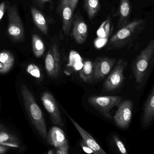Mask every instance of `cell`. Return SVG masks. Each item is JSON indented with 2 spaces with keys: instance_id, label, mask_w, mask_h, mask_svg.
Masks as SVG:
<instances>
[{
  "instance_id": "6da1fadb",
  "label": "cell",
  "mask_w": 154,
  "mask_h": 154,
  "mask_svg": "<svg viewBox=\"0 0 154 154\" xmlns=\"http://www.w3.org/2000/svg\"><path fill=\"white\" fill-rule=\"evenodd\" d=\"M146 21L137 19L119 29L109 40L108 50H118L132 44L144 30Z\"/></svg>"
},
{
  "instance_id": "7a4b0ae2",
  "label": "cell",
  "mask_w": 154,
  "mask_h": 154,
  "mask_svg": "<svg viewBox=\"0 0 154 154\" xmlns=\"http://www.w3.org/2000/svg\"><path fill=\"white\" fill-rule=\"evenodd\" d=\"M20 93L26 109L34 127L39 135L47 140L48 133L44 114L36 102L31 91L24 84L20 86Z\"/></svg>"
},
{
  "instance_id": "3957f363",
  "label": "cell",
  "mask_w": 154,
  "mask_h": 154,
  "mask_svg": "<svg viewBox=\"0 0 154 154\" xmlns=\"http://www.w3.org/2000/svg\"><path fill=\"white\" fill-rule=\"evenodd\" d=\"M154 40H152L133 62L132 72L139 88L143 86L146 79L150 65L154 62Z\"/></svg>"
},
{
  "instance_id": "277c9868",
  "label": "cell",
  "mask_w": 154,
  "mask_h": 154,
  "mask_svg": "<svg viewBox=\"0 0 154 154\" xmlns=\"http://www.w3.org/2000/svg\"><path fill=\"white\" fill-rule=\"evenodd\" d=\"M8 25V32L10 37L15 42L22 41L25 38V30L16 5L7 2Z\"/></svg>"
},
{
  "instance_id": "5b68a950",
  "label": "cell",
  "mask_w": 154,
  "mask_h": 154,
  "mask_svg": "<svg viewBox=\"0 0 154 154\" xmlns=\"http://www.w3.org/2000/svg\"><path fill=\"white\" fill-rule=\"evenodd\" d=\"M122 100V98L119 96H91L88 98V101L106 119L112 120L111 111L114 107L119 105Z\"/></svg>"
},
{
  "instance_id": "8992f818",
  "label": "cell",
  "mask_w": 154,
  "mask_h": 154,
  "mask_svg": "<svg viewBox=\"0 0 154 154\" xmlns=\"http://www.w3.org/2000/svg\"><path fill=\"white\" fill-rule=\"evenodd\" d=\"M127 65L128 63L124 59L118 60L113 70L104 82L103 85L104 91H112L121 86L124 79L123 72Z\"/></svg>"
},
{
  "instance_id": "52a82bcc",
  "label": "cell",
  "mask_w": 154,
  "mask_h": 154,
  "mask_svg": "<svg viewBox=\"0 0 154 154\" xmlns=\"http://www.w3.org/2000/svg\"><path fill=\"white\" fill-rule=\"evenodd\" d=\"M133 103L130 100L121 102L112 119L119 128L125 129L130 124L132 118Z\"/></svg>"
},
{
  "instance_id": "ba28073f",
  "label": "cell",
  "mask_w": 154,
  "mask_h": 154,
  "mask_svg": "<svg viewBox=\"0 0 154 154\" xmlns=\"http://www.w3.org/2000/svg\"><path fill=\"white\" fill-rule=\"evenodd\" d=\"M45 66L48 74L53 78L57 77L61 70L60 54L58 47L54 44L48 51L45 60Z\"/></svg>"
},
{
  "instance_id": "9c48e42d",
  "label": "cell",
  "mask_w": 154,
  "mask_h": 154,
  "mask_svg": "<svg viewBox=\"0 0 154 154\" xmlns=\"http://www.w3.org/2000/svg\"><path fill=\"white\" fill-rule=\"evenodd\" d=\"M43 105L49 113L52 122L56 125L64 127L61 112L55 99L49 92H45L41 96Z\"/></svg>"
},
{
  "instance_id": "30bf717a",
  "label": "cell",
  "mask_w": 154,
  "mask_h": 154,
  "mask_svg": "<svg viewBox=\"0 0 154 154\" xmlns=\"http://www.w3.org/2000/svg\"><path fill=\"white\" fill-rule=\"evenodd\" d=\"M116 59L106 57H98L93 63L94 80L99 81L109 74L116 63Z\"/></svg>"
},
{
  "instance_id": "8fae6325",
  "label": "cell",
  "mask_w": 154,
  "mask_h": 154,
  "mask_svg": "<svg viewBox=\"0 0 154 154\" xmlns=\"http://www.w3.org/2000/svg\"><path fill=\"white\" fill-rule=\"evenodd\" d=\"M59 12L63 23V30L66 35H68L71 30L73 20V12L71 0H61Z\"/></svg>"
},
{
  "instance_id": "7c38bea8",
  "label": "cell",
  "mask_w": 154,
  "mask_h": 154,
  "mask_svg": "<svg viewBox=\"0 0 154 154\" xmlns=\"http://www.w3.org/2000/svg\"><path fill=\"white\" fill-rule=\"evenodd\" d=\"M72 36L76 43L82 44L86 41L88 35V27L82 18L77 14L73 20Z\"/></svg>"
},
{
  "instance_id": "4fadbf2b",
  "label": "cell",
  "mask_w": 154,
  "mask_h": 154,
  "mask_svg": "<svg viewBox=\"0 0 154 154\" xmlns=\"http://www.w3.org/2000/svg\"><path fill=\"white\" fill-rule=\"evenodd\" d=\"M66 113L77 130V131L80 133L81 137L82 138L84 142L94 151V154H106L105 151L98 144L96 140L92 136L90 135L71 116H69L67 113Z\"/></svg>"
},
{
  "instance_id": "5bb4252c",
  "label": "cell",
  "mask_w": 154,
  "mask_h": 154,
  "mask_svg": "<svg viewBox=\"0 0 154 154\" xmlns=\"http://www.w3.org/2000/svg\"><path fill=\"white\" fill-rule=\"evenodd\" d=\"M154 116V87L153 86L144 105L142 125L146 127L151 123Z\"/></svg>"
},
{
  "instance_id": "9a60e30c",
  "label": "cell",
  "mask_w": 154,
  "mask_h": 154,
  "mask_svg": "<svg viewBox=\"0 0 154 154\" xmlns=\"http://www.w3.org/2000/svg\"><path fill=\"white\" fill-rule=\"evenodd\" d=\"M47 139L49 144L56 148L68 144L64 132L57 126H54L50 129L48 134Z\"/></svg>"
},
{
  "instance_id": "2e32d148",
  "label": "cell",
  "mask_w": 154,
  "mask_h": 154,
  "mask_svg": "<svg viewBox=\"0 0 154 154\" xmlns=\"http://www.w3.org/2000/svg\"><path fill=\"white\" fill-rule=\"evenodd\" d=\"M119 19L117 28L119 29L128 23L131 13L130 0H120Z\"/></svg>"
},
{
  "instance_id": "e0dca14e",
  "label": "cell",
  "mask_w": 154,
  "mask_h": 154,
  "mask_svg": "<svg viewBox=\"0 0 154 154\" xmlns=\"http://www.w3.org/2000/svg\"><path fill=\"white\" fill-rule=\"evenodd\" d=\"M0 145L17 148L20 146L19 140L17 136L9 132L2 125H0Z\"/></svg>"
},
{
  "instance_id": "ac0fdd59",
  "label": "cell",
  "mask_w": 154,
  "mask_h": 154,
  "mask_svg": "<svg viewBox=\"0 0 154 154\" xmlns=\"http://www.w3.org/2000/svg\"><path fill=\"white\" fill-rule=\"evenodd\" d=\"M14 63L15 57L10 51L3 50L0 52V74H4L9 72L13 67Z\"/></svg>"
},
{
  "instance_id": "d6986e66",
  "label": "cell",
  "mask_w": 154,
  "mask_h": 154,
  "mask_svg": "<svg viewBox=\"0 0 154 154\" xmlns=\"http://www.w3.org/2000/svg\"><path fill=\"white\" fill-rule=\"evenodd\" d=\"M31 13L34 23L37 27L45 35L48 34V26L45 18L42 12L32 7L31 8Z\"/></svg>"
},
{
  "instance_id": "ffe728a7",
  "label": "cell",
  "mask_w": 154,
  "mask_h": 154,
  "mask_svg": "<svg viewBox=\"0 0 154 154\" xmlns=\"http://www.w3.org/2000/svg\"><path fill=\"white\" fill-rule=\"evenodd\" d=\"M79 75L85 82L88 83L92 82L94 80L93 63L89 60L85 61L83 67L79 72Z\"/></svg>"
},
{
  "instance_id": "44dd1931",
  "label": "cell",
  "mask_w": 154,
  "mask_h": 154,
  "mask_svg": "<svg viewBox=\"0 0 154 154\" xmlns=\"http://www.w3.org/2000/svg\"><path fill=\"white\" fill-rule=\"evenodd\" d=\"M84 8L90 20L97 15L100 9V0H84Z\"/></svg>"
},
{
  "instance_id": "7402d4cb",
  "label": "cell",
  "mask_w": 154,
  "mask_h": 154,
  "mask_svg": "<svg viewBox=\"0 0 154 154\" xmlns=\"http://www.w3.org/2000/svg\"><path fill=\"white\" fill-rule=\"evenodd\" d=\"M33 52L35 56L38 58L41 57L44 54L45 50V44L39 36L33 34L32 37Z\"/></svg>"
},
{
  "instance_id": "603a6c76",
  "label": "cell",
  "mask_w": 154,
  "mask_h": 154,
  "mask_svg": "<svg viewBox=\"0 0 154 154\" xmlns=\"http://www.w3.org/2000/svg\"><path fill=\"white\" fill-rule=\"evenodd\" d=\"M28 73L33 77L40 80L42 79V75L39 67L35 64H30L26 68Z\"/></svg>"
},
{
  "instance_id": "cb8c5ba5",
  "label": "cell",
  "mask_w": 154,
  "mask_h": 154,
  "mask_svg": "<svg viewBox=\"0 0 154 154\" xmlns=\"http://www.w3.org/2000/svg\"><path fill=\"white\" fill-rule=\"evenodd\" d=\"M112 139H113L114 143H115L116 147H117L118 149H119V151L122 154H127V149L124 146V144L122 142L120 139L119 137L117 135H114L112 136Z\"/></svg>"
},
{
  "instance_id": "d4e9b609",
  "label": "cell",
  "mask_w": 154,
  "mask_h": 154,
  "mask_svg": "<svg viewBox=\"0 0 154 154\" xmlns=\"http://www.w3.org/2000/svg\"><path fill=\"white\" fill-rule=\"evenodd\" d=\"M69 146L68 144L62 146L57 148L56 153L57 154H69Z\"/></svg>"
},
{
  "instance_id": "484cf974",
  "label": "cell",
  "mask_w": 154,
  "mask_h": 154,
  "mask_svg": "<svg viewBox=\"0 0 154 154\" xmlns=\"http://www.w3.org/2000/svg\"><path fill=\"white\" fill-rule=\"evenodd\" d=\"M81 145L83 150L85 152L87 153H89V154H92V153L94 154V151L90 147L88 146L84 142L83 140L81 141Z\"/></svg>"
},
{
  "instance_id": "4316f807",
  "label": "cell",
  "mask_w": 154,
  "mask_h": 154,
  "mask_svg": "<svg viewBox=\"0 0 154 154\" xmlns=\"http://www.w3.org/2000/svg\"><path fill=\"white\" fill-rule=\"evenodd\" d=\"M6 8V4L5 2H3L0 4V22L5 14Z\"/></svg>"
},
{
  "instance_id": "83f0119b",
  "label": "cell",
  "mask_w": 154,
  "mask_h": 154,
  "mask_svg": "<svg viewBox=\"0 0 154 154\" xmlns=\"http://www.w3.org/2000/svg\"><path fill=\"white\" fill-rule=\"evenodd\" d=\"M9 147L0 145V154H3L7 152L9 149Z\"/></svg>"
},
{
  "instance_id": "f1b7e54d",
  "label": "cell",
  "mask_w": 154,
  "mask_h": 154,
  "mask_svg": "<svg viewBox=\"0 0 154 154\" xmlns=\"http://www.w3.org/2000/svg\"><path fill=\"white\" fill-rule=\"evenodd\" d=\"M78 2H79V0H71V5H72V8L74 11L76 8Z\"/></svg>"
},
{
  "instance_id": "f546056e",
  "label": "cell",
  "mask_w": 154,
  "mask_h": 154,
  "mask_svg": "<svg viewBox=\"0 0 154 154\" xmlns=\"http://www.w3.org/2000/svg\"><path fill=\"white\" fill-rule=\"evenodd\" d=\"M40 2L42 3H46V2H51L52 0H38Z\"/></svg>"
},
{
  "instance_id": "4dcf8cb0",
  "label": "cell",
  "mask_w": 154,
  "mask_h": 154,
  "mask_svg": "<svg viewBox=\"0 0 154 154\" xmlns=\"http://www.w3.org/2000/svg\"><path fill=\"white\" fill-rule=\"evenodd\" d=\"M54 150H50L48 152V154H54Z\"/></svg>"
}]
</instances>
